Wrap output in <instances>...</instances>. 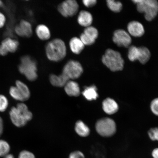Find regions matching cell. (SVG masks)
Here are the masks:
<instances>
[{"mask_svg":"<svg viewBox=\"0 0 158 158\" xmlns=\"http://www.w3.org/2000/svg\"><path fill=\"white\" fill-rule=\"evenodd\" d=\"M9 114L12 122L19 127L25 126L33 117L32 113L28 110L26 105L23 103H19L16 107L12 108Z\"/></svg>","mask_w":158,"mask_h":158,"instance_id":"1","label":"cell"},{"mask_svg":"<svg viewBox=\"0 0 158 158\" xmlns=\"http://www.w3.org/2000/svg\"><path fill=\"white\" fill-rule=\"evenodd\" d=\"M45 52L49 60L53 62H59L66 56V45L60 39H53L47 43L45 47Z\"/></svg>","mask_w":158,"mask_h":158,"instance_id":"2","label":"cell"},{"mask_svg":"<svg viewBox=\"0 0 158 158\" xmlns=\"http://www.w3.org/2000/svg\"><path fill=\"white\" fill-rule=\"evenodd\" d=\"M102 62L110 71L118 72L123 70L124 61L119 52L110 49L106 51L102 58Z\"/></svg>","mask_w":158,"mask_h":158,"instance_id":"3","label":"cell"},{"mask_svg":"<svg viewBox=\"0 0 158 158\" xmlns=\"http://www.w3.org/2000/svg\"><path fill=\"white\" fill-rule=\"evenodd\" d=\"M19 69L21 73L24 75L27 80L31 81H35L38 77L37 63L29 56L21 57Z\"/></svg>","mask_w":158,"mask_h":158,"instance_id":"4","label":"cell"},{"mask_svg":"<svg viewBox=\"0 0 158 158\" xmlns=\"http://www.w3.org/2000/svg\"><path fill=\"white\" fill-rule=\"evenodd\" d=\"M137 10L144 13L147 20L151 21L156 16L158 12V2L156 0H135Z\"/></svg>","mask_w":158,"mask_h":158,"instance_id":"5","label":"cell"},{"mask_svg":"<svg viewBox=\"0 0 158 158\" xmlns=\"http://www.w3.org/2000/svg\"><path fill=\"white\" fill-rule=\"evenodd\" d=\"M96 130L97 133L102 137H109L116 133V127L115 122L112 118H104L97 122Z\"/></svg>","mask_w":158,"mask_h":158,"instance_id":"6","label":"cell"},{"mask_svg":"<svg viewBox=\"0 0 158 158\" xmlns=\"http://www.w3.org/2000/svg\"><path fill=\"white\" fill-rule=\"evenodd\" d=\"M83 68L80 62L77 61L70 60L64 65L62 73L69 80H75L80 78L83 73Z\"/></svg>","mask_w":158,"mask_h":158,"instance_id":"7","label":"cell"},{"mask_svg":"<svg viewBox=\"0 0 158 158\" xmlns=\"http://www.w3.org/2000/svg\"><path fill=\"white\" fill-rule=\"evenodd\" d=\"M79 5L75 0H67L59 5L58 11L63 16L69 17L73 16L77 13Z\"/></svg>","mask_w":158,"mask_h":158,"instance_id":"8","label":"cell"},{"mask_svg":"<svg viewBox=\"0 0 158 158\" xmlns=\"http://www.w3.org/2000/svg\"><path fill=\"white\" fill-rule=\"evenodd\" d=\"M113 41L118 46L128 47L131 44L132 40L129 33L122 29L117 30L114 33Z\"/></svg>","mask_w":158,"mask_h":158,"instance_id":"9","label":"cell"},{"mask_svg":"<svg viewBox=\"0 0 158 158\" xmlns=\"http://www.w3.org/2000/svg\"><path fill=\"white\" fill-rule=\"evenodd\" d=\"M16 33L20 36L29 37L32 35V27L29 22L22 20L15 27Z\"/></svg>","mask_w":158,"mask_h":158,"instance_id":"10","label":"cell"},{"mask_svg":"<svg viewBox=\"0 0 158 158\" xmlns=\"http://www.w3.org/2000/svg\"><path fill=\"white\" fill-rule=\"evenodd\" d=\"M127 30L129 35L135 37L143 36L145 33L143 25L137 21H131L128 23Z\"/></svg>","mask_w":158,"mask_h":158,"instance_id":"11","label":"cell"},{"mask_svg":"<svg viewBox=\"0 0 158 158\" xmlns=\"http://www.w3.org/2000/svg\"><path fill=\"white\" fill-rule=\"evenodd\" d=\"M102 106L104 112L108 114L116 113L118 109L117 102L113 99L110 98H106L103 101Z\"/></svg>","mask_w":158,"mask_h":158,"instance_id":"12","label":"cell"},{"mask_svg":"<svg viewBox=\"0 0 158 158\" xmlns=\"http://www.w3.org/2000/svg\"><path fill=\"white\" fill-rule=\"evenodd\" d=\"M64 88L65 92L69 96L76 97L80 94V86L77 83L73 81H69Z\"/></svg>","mask_w":158,"mask_h":158,"instance_id":"13","label":"cell"},{"mask_svg":"<svg viewBox=\"0 0 158 158\" xmlns=\"http://www.w3.org/2000/svg\"><path fill=\"white\" fill-rule=\"evenodd\" d=\"M93 20L92 15L89 12L83 10L79 13L77 21L79 24L81 26L86 27L90 26Z\"/></svg>","mask_w":158,"mask_h":158,"instance_id":"14","label":"cell"},{"mask_svg":"<svg viewBox=\"0 0 158 158\" xmlns=\"http://www.w3.org/2000/svg\"><path fill=\"white\" fill-rule=\"evenodd\" d=\"M69 80V79L62 73L59 76L52 74L49 77L51 84L53 86L58 87L64 86Z\"/></svg>","mask_w":158,"mask_h":158,"instance_id":"15","label":"cell"},{"mask_svg":"<svg viewBox=\"0 0 158 158\" xmlns=\"http://www.w3.org/2000/svg\"><path fill=\"white\" fill-rule=\"evenodd\" d=\"M69 46L72 52L77 55L81 53L85 47V45L82 41L77 37H74L71 39Z\"/></svg>","mask_w":158,"mask_h":158,"instance_id":"16","label":"cell"},{"mask_svg":"<svg viewBox=\"0 0 158 158\" xmlns=\"http://www.w3.org/2000/svg\"><path fill=\"white\" fill-rule=\"evenodd\" d=\"M83 96L87 100L91 101L98 97V89L94 85L85 87L82 92Z\"/></svg>","mask_w":158,"mask_h":158,"instance_id":"17","label":"cell"},{"mask_svg":"<svg viewBox=\"0 0 158 158\" xmlns=\"http://www.w3.org/2000/svg\"><path fill=\"white\" fill-rule=\"evenodd\" d=\"M1 44L5 47L8 52L13 53L17 50L19 43V41L16 40L8 37L2 41Z\"/></svg>","mask_w":158,"mask_h":158,"instance_id":"18","label":"cell"},{"mask_svg":"<svg viewBox=\"0 0 158 158\" xmlns=\"http://www.w3.org/2000/svg\"><path fill=\"white\" fill-rule=\"evenodd\" d=\"M35 32L38 38L41 40H48L51 37V32L46 25L40 24L37 26Z\"/></svg>","mask_w":158,"mask_h":158,"instance_id":"19","label":"cell"},{"mask_svg":"<svg viewBox=\"0 0 158 158\" xmlns=\"http://www.w3.org/2000/svg\"><path fill=\"white\" fill-rule=\"evenodd\" d=\"M76 133L81 137H86L89 135L90 130L87 125L81 120H78L75 124Z\"/></svg>","mask_w":158,"mask_h":158,"instance_id":"20","label":"cell"},{"mask_svg":"<svg viewBox=\"0 0 158 158\" xmlns=\"http://www.w3.org/2000/svg\"><path fill=\"white\" fill-rule=\"evenodd\" d=\"M139 48L138 60L142 64H145L149 60L151 54L149 49L147 47H141Z\"/></svg>","mask_w":158,"mask_h":158,"instance_id":"21","label":"cell"},{"mask_svg":"<svg viewBox=\"0 0 158 158\" xmlns=\"http://www.w3.org/2000/svg\"><path fill=\"white\" fill-rule=\"evenodd\" d=\"M16 86L19 89L22 94L24 97L25 101L28 99L30 97V91L29 89L24 83L18 80L15 83Z\"/></svg>","mask_w":158,"mask_h":158,"instance_id":"22","label":"cell"},{"mask_svg":"<svg viewBox=\"0 0 158 158\" xmlns=\"http://www.w3.org/2000/svg\"><path fill=\"white\" fill-rule=\"evenodd\" d=\"M108 7L114 12L118 13L121 11L122 5L120 2L114 0H108L106 1Z\"/></svg>","mask_w":158,"mask_h":158,"instance_id":"23","label":"cell"},{"mask_svg":"<svg viewBox=\"0 0 158 158\" xmlns=\"http://www.w3.org/2000/svg\"><path fill=\"white\" fill-rule=\"evenodd\" d=\"M10 94L15 100L21 102L25 101L23 95L16 86H11L9 90Z\"/></svg>","mask_w":158,"mask_h":158,"instance_id":"24","label":"cell"},{"mask_svg":"<svg viewBox=\"0 0 158 158\" xmlns=\"http://www.w3.org/2000/svg\"><path fill=\"white\" fill-rule=\"evenodd\" d=\"M9 144L6 141L0 139V157H4L8 155L10 151Z\"/></svg>","mask_w":158,"mask_h":158,"instance_id":"25","label":"cell"},{"mask_svg":"<svg viewBox=\"0 0 158 158\" xmlns=\"http://www.w3.org/2000/svg\"><path fill=\"white\" fill-rule=\"evenodd\" d=\"M138 54H139V48L138 47L135 46L130 47L128 54V59L131 62L137 60Z\"/></svg>","mask_w":158,"mask_h":158,"instance_id":"26","label":"cell"},{"mask_svg":"<svg viewBox=\"0 0 158 158\" xmlns=\"http://www.w3.org/2000/svg\"><path fill=\"white\" fill-rule=\"evenodd\" d=\"M83 33L95 40L98 38V30L92 26L86 27Z\"/></svg>","mask_w":158,"mask_h":158,"instance_id":"27","label":"cell"},{"mask_svg":"<svg viewBox=\"0 0 158 158\" xmlns=\"http://www.w3.org/2000/svg\"><path fill=\"white\" fill-rule=\"evenodd\" d=\"M80 39L84 44L86 45L93 44L96 41V40L85 34L84 33H82L81 35Z\"/></svg>","mask_w":158,"mask_h":158,"instance_id":"28","label":"cell"},{"mask_svg":"<svg viewBox=\"0 0 158 158\" xmlns=\"http://www.w3.org/2000/svg\"><path fill=\"white\" fill-rule=\"evenodd\" d=\"M8 101L6 97L3 95H0V112H3L8 106Z\"/></svg>","mask_w":158,"mask_h":158,"instance_id":"29","label":"cell"},{"mask_svg":"<svg viewBox=\"0 0 158 158\" xmlns=\"http://www.w3.org/2000/svg\"><path fill=\"white\" fill-rule=\"evenodd\" d=\"M148 133L150 139L152 141H158V127L151 128Z\"/></svg>","mask_w":158,"mask_h":158,"instance_id":"30","label":"cell"},{"mask_svg":"<svg viewBox=\"0 0 158 158\" xmlns=\"http://www.w3.org/2000/svg\"><path fill=\"white\" fill-rule=\"evenodd\" d=\"M68 158H86L83 152L79 150H76L71 152L69 155Z\"/></svg>","mask_w":158,"mask_h":158,"instance_id":"31","label":"cell"},{"mask_svg":"<svg viewBox=\"0 0 158 158\" xmlns=\"http://www.w3.org/2000/svg\"><path fill=\"white\" fill-rule=\"evenodd\" d=\"M18 158H36V157L35 154L27 150H23L19 153Z\"/></svg>","mask_w":158,"mask_h":158,"instance_id":"32","label":"cell"},{"mask_svg":"<svg viewBox=\"0 0 158 158\" xmlns=\"http://www.w3.org/2000/svg\"><path fill=\"white\" fill-rule=\"evenodd\" d=\"M151 109L153 113L158 116V98L155 99L152 102Z\"/></svg>","mask_w":158,"mask_h":158,"instance_id":"33","label":"cell"},{"mask_svg":"<svg viewBox=\"0 0 158 158\" xmlns=\"http://www.w3.org/2000/svg\"><path fill=\"white\" fill-rule=\"evenodd\" d=\"M82 2L86 7H91L96 5L97 1L96 0H84Z\"/></svg>","mask_w":158,"mask_h":158,"instance_id":"34","label":"cell"},{"mask_svg":"<svg viewBox=\"0 0 158 158\" xmlns=\"http://www.w3.org/2000/svg\"><path fill=\"white\" fill-rule=\"evenodd\" d=\"M6 21V19L4 15L0 12V28L4 26Z\"/></svg>","mask_w":158,"mask_h":158,"instance_id":"35","label":"cell"},{"mask_svg":"<svg viewBox=\"0 0 158 158\" xmlns=\"http://www.w3.org/2000/svg\"><path fill=\"white\" fill-rule=\"evenodd\" d=\"M9 52L2 45H0V55L1 56H5L7 55Z\"/></svg>","mask_w":158,"mask_h":158,"instance_id":"36","label":"cell"},{"mask_svg":"<svg viewBox=\"0 0 158 158\" xmlns=\"http://www.w3.org/2000/svg\"><path fill=\"white\" fill-rule=\"evenodd\" d=\"M153 158H158V148H155L152 152Z\"/></svg>","mask_w":158,"mask_h":158,"instance_id":"37","label":"cell"},{"mask_svg":"<svg viewBox=\"0 0 158 158\" xmlns=\"http://www.w3.org/2000/svg\"><path fill=\"white\" fill-rule=\"evenodd\" d=\"M3 130V120L0 116V137L2 134Z\"/></svg>","mask_w":158,"mask_h":158,"instance_id":"38","label":"cell"},{"mask_svg":"<svg viewBox=\"0 0 158 158\" xmlns=\"http://www.w3.org/2000/svg\"><path fill=\"white\" fill-rule=\"evenodd\" d=\"M3 158H15V157L13 155L9 154L4 157H3Z\"/></svg>","mask_w":158,"mask_h":158,"instance_id":"39","label":"cell"},{"mask_svg":"<svg viewBox=\"0 0 158 158\" xmlns=\"http://www.w3.org/2000/svg\"><path fill=\"white\" fill-rule=\"evenodd\" d=\"M3 6V3L1 1H0V7H1L2 6Z\"/></svg>","mask_w":158,"mask_h":158,"instance_id":"40","label":"cell"}]
</instances>
